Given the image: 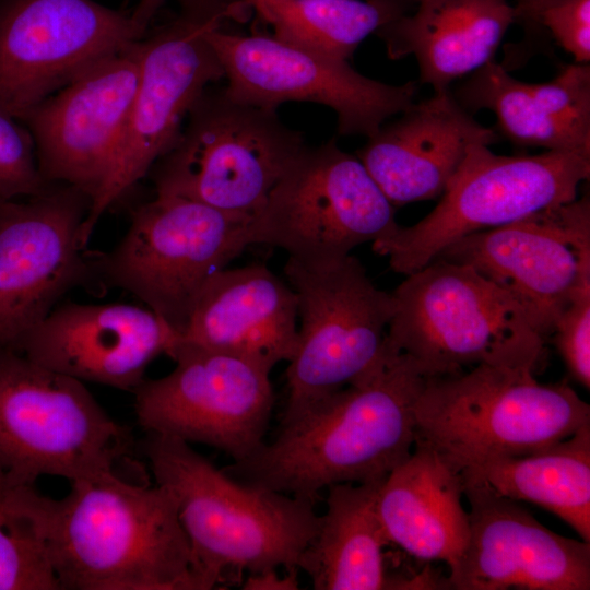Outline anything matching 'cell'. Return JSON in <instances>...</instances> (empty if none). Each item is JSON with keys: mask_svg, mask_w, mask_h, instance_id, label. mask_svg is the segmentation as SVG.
<instances>
[{"mask_svg": "<svg viewBox=\"0 0 590 590\" xmlns=\"http://www.w3.org/2000/svg\"><path fill=\"white\" fill-rule=\"evenodd\" d=\"M50 185L39 172L28 128L0 107V199L37 196Z\"/></svg>", "mask_w": 590, "mask_h": 590, "instance_id": "cell-30", "label": "cell"}, {"mask_svg": "<svg viewBox=\"0 0 590 590\" xmlns=\"http://www.w3.org/2000/svg\"><path fill=\"white\" fill-rule=\"evenodd\" d=\"M382 481L329 486L326 511L297 568L316 590L394 589L385 547L390 544L378 512Z\"/></svg>", "mask_w": 590, "mask_h": 590, "instance_id": "cell-25", "label": "cell"}, {"mask_svg": "<svg viewBox=\"0 0 590 590\" xmlns=\"http://www.w3.org/2000/svg\"><path fill=\"white\" fill-rule=\"evenodd\" d=\"M209 42L231 98L273 111L288 102L323 105L335 113L342 135L369 138L414 104L413 82L392 85L369 79L347 60L273 35H239L222 27L210 32Z\"/></svg>", "mask_w": 590, "mask_h": 590, "instance_id": "cell-14", "label": "cell"}, {"mask_svg": "<svg viewBox=\"0 0 590 590\" xmlns=\"http://www.w3.org/2000/svg\"><path fill=\"white\" fill-rule=\"evenodd\" d=\"M436 258L469 266L508 291L546 339L573 298L590 288L589 198L473 233Z\"/></svg>", "mask_w": 590, "mask_h": 590, "instance_id": "cell-17", "label": "cell"}, {"mask_svg": "<svg viewBox=\"0 0 590 590\" xmlns=\"http://www.w3.org/2000/svg\"><path fill=\"white\" fill-rule=\"evenodd\" d=\"M133 446L84 382L15 351L0 352V465L34 484L115 471Z\"/></svg>", "mask_w": 590, "mask_h": 590, "instance_id": "cell-10", "label": "cell"}, {"mask_svg": "<svg viewBox=\"0 0 590 590\" xmlns=\"http://www.w3.org/2000/svg\"><path fill=\"white\" fill-rule=\"evenodd\" d=\"M306 145L276 111L206 88L148 175L157 196L252 217Z\"/></svg>", "mask_w": 590, "mask_h": 590, "instance_id": "cell-6", "label": "cell"}, {"mask_svg": "<svg viewBox=\"0 0 590 590\" xmlns=\"http://www.w3.org/2000/svg\"><path fill=\"white\" fill-rule=\"evenodd\" d=\"M297 568H288L281 576L278 569H268L256 574H249L241 583L244 590H297L299 587Z\"/></svg>", "mask_w": 590, "mask_h": 590, "instance_id": "cell-34", "label": "cell"}, {"mask_svg": "<svg viewBox=\"0 0 590 590\" xmlns=\"http://www.w3.org/2000/svg\"><path fill=\"white\" fill-rule=\"evenodd\" d=\"M516 10L519 17H526L527 20L539 23L540 14L550 5L559 0H515Z\"/></svg>", "mask_w": 590, "mask_h": 590, "instance_id": "cell-35", "label": "cell"}, {"mask_svg": "<svg viewBox=\"0 0 590 590\" xmlns=\"http://www.w3.org/2000/svg\"><path fill=\"white\" fill-rule=\"evenodd\" d=\"M168 356L175 368L144 379L133 391L139 425L146 433L217 448L234 462L253 455L266 441L274 404L271 371L179 340Z\"/></svg>", "mask_w": 590, "mask_h": 590, "instance_id": "cell-15", "label": "cell"}, {"mask_svg": "<svg viewBox=\"0 0 590 590\" xmlns=\"http://www.w3.org/2000/svg\"><path fill=\"white\" fill-rule=\"evenodd\" d=\"M143 448L156 484L177 502L208 590L234 574L297 568L319 527L315 502L239 482L172 436L146 433Z\"/></svg>", "mask_w": 590, "mask_h": 590, "instance_id": "cell-3", "label": "cell"}, {"mask_svg": "<svg viewBox=\"0 0 590 590\" xmlns=\"http://www.w3.org/2000/svg\"><path fill=\"white\" fill-rule=\"evenodd\" d=\"M297 296L298 343L286 369L281 424L352 385L384 357L393 312L391 293L378 288L352 255L323 264L288 258Z\"/></svg>", "mask_w": 590, "mask_h": 590, "instance_id": "cell-11", "label": "cell"}, {"mask_svg": "<svg viewBox=\"0 0 590 590\" xmlns=\"http://www.w3.org/2000/svg\"><path fill=\"white\" fill-rule=\"evenodd\" d=\"M391 295L387 341L428 377L480 365L536 373L544 364L546 339L522 305L469 266L435 258Z\"/></svg>", "mask_w": 590, "mask_h": 590, "instance_id": "cell-4", "label": "cell"}, {"mask_svg": "<svg viewBox=\"0 0 590 590\" xmlns=\"http://www.w3.org/2000/svg\"><path fill=\"white\" fill-rule=\"evenodd\" d=\"M179 337L150 308L68 302L26 335L19 352L82 382L133 392L150 363L168 355Z\"/></svg>", "mask_w": 590, "mask_h": 590, "instance_id": "cell-20", "label": "cell"}, {"mask_svg": "<svg viewBox=\"0 0 590 590\" xmlns=\"http://www.w3.org/2000/svg\"><path fill=\"white\" fill-rule=\"evenodd\" d=\"M539 23L578 63L590 60V0H559L547 7Z\"/></svg>", "mask_w": 590, "mask_h": 590, "instance_id": "cell-33", "label": "cell"}, {"mask_svg": "<svg viewBox=\"0 0 590 590\" xmlns=\"http://www.w3.org/2000/svg\"><path fill=\"white\" fill-rule=\"evenodd\" d=\"M427 379L415 359L388 343L362 378L281 424L272 441L223 470L312 502L334 484L382 481L414 448V409Z\"/></svg>", "mask_w": 590, "mask_h": 590, "instance_id": "cell-1", "label": "cell"}, {"mask_svg": "<svg viewBox=\"0 0 590 590\" xmlns=\"http://www.w3.org/2000/svg\"><path fill=\"white\" fill-rule=\"evenodd\" d=\"M589 176L590 153L545 151L506 156L474 142L438 204L417 223L399 225L375 240L373 249L388 258L394 272L405 276L468 235L574 201Z\"/></svg>", "mask_w": 590, "mask_h": 590, "instance_id": "cell-7", "label": "cell"}, {"mask_svg": "<svg viewBox=\"0 0 590 590\" xmlns=\"http://www.w3.org/2000/svg\"><path fill=\"white\" fill-rule=\"evenodd\" d=\"M44 496L43 528L59 590H208L173 494L115 471Z\"/></svg>", "mask_w": 590, "mask_h": 590, "instance_id": "cell-2", "label": "cell"}, {"mask_svg": "<svg viewBox=\"0 0 590 590\" xmlns=\"http://www.w3.org/2000/svg\"><path fill=\"white\" fill-rule=\"evenodd\" d=\"M455 98L464 109L493 111L499 132L516 145L590 153L589 133L547 113L524 82L510 76L494 60L473 72Z\"/></svg>", "mask_w": 590, "mask_h": 590, "instance_id": "cell-28", "label": "cell"}, {"mask_svg": "<svg viewBox=\"0 0 590 590\" xmlns=\"http://www.w3.org/2000/svg\"><path fill=\"white\" fill-rule=\"evenodd\" d=\"M44 496L0 465V590H59L45 545Z\"/></svg>", "mask_w": 590, "mask_h": 590, "instance_id": "cell-29", "label": "cell"}, {"mask_svg": "<svg viewBox=\"0 0 590 590\" xmlns=\"http://www.w3.org/2000/svg\"><path fill=\"white\" fill-rule=\"evenodd\" d=\"M528 92L547 113L570 127L590 134V67L567 66L552 81L524 83Z\"/></svg>", "mask_w": 590, "mask_h": 590, "instance_id": "cell-31", "label": "cell"}, {"mask_svg": "<svg viewBox=\"0 0 590 590\" xmlns=\"http://www.w3.org/2000/svg\"><path fill=\"white\" fill-rule=\"evenodd\" d=\"M461 472L504 497L546 509L590 542V424L544 450L485 459Z\"/></svg>", "mask_w": 590, "mask_h": 590, "instance_id": "cell-26", "label": "cell"}, {"mask_svg": "<svg viewBox=\"0 0 590 590\" xmlns=\"http://www.w3.org/2000/svg\"><path fill=\"white\" fill-rule=\"evenodd\" d=\"M179 341L271 371L296 352L297 296L264 266L224 268L202 288Z\"/></svg>", "mask_w": 590, "mask_h": 590, "instance_id": "cell-22", "label": "cell"}, {"mask_svg": "<svg viewBox=\"0 0 590 590\" xmlns=\"http://www.w3.org/2000/svg\"><path fill=\"white\" fill-rule=\"evenodd\" d=\"M516 20L508 0H421L415 13L399 15L378 33L390 58L413 56L421 81L444 92L494 60Z\"/></svg>", "mask_w": 590, "mask_h": 590, "instance_id": "cell-24", "label": "cell"}, {"mask_svg": "<svg viewBox=\"0 0 590 590\" xmlns=\"http://www.w3.org/2000/svg\"><path fill=\"white\" fill-rule=\"evenodd\" d=\"M461 470L415 440L411 455L384 480L378 512L390 541L422 562L458 565L470 538Z\"/></svg>", "mask_w": 590, "mask_h": 590, "instance_id": "cell-23", "label": "cell"}, {"mask_svg": "<svg viewBox=\"0 0 590 590\" xmlns=\"http://www.w3.org/2000/svg\"><path fill=\"white\" fill-rule=\"evenodd\" d=\"M552 335L570 376L590 388V288L578 293L555 323Z\"/></svg>", "mask_w": 590, "mask_h": 590, "instance_id": "cell-32", "label": "cell"}, {"mask_svg": "<svg viewBox=\"0 0 590 590\" xmlns=\"http://www.w3.org/2000/svg\"><path fill=\"white\" fill-rule=\"evenodd\" d=\"M462 475L470 538L447 585L457 590H589L590 542L562 536L517 500Z\"/></svg>", "mask_w": 590, "mask_h": 590, "instance_id": "cell-19", "label": "cell"}, {"mask_svg": "<svg viewBox=\"0 0 590 590\" xmlns=\"http://www.w3.org/2000/svg\"><path fill=\"white\" fill-rule=\"evenodd\" d=\"M160 0L126 14L93 0L0 1V107L23 119L42 101L142 37Z\"/></svg>", "mask_w": 590, "mask_h": 590, "instance_id": "cell-13", "label": "cell"}, {"mask_svg": "<svg viewBox=\"0 0 590 590\" xmlns=\"http://www.w3.org/2000/svg\"><path fill=\"white\" fill-rule=\"evenodd\" d=\"M141 38L91 67L23 119L43 178L79 189L91 206L108 184L125 134L138 83Z\"/></svg>", "mask_w": 590, "mask_h": 590, "instance_id": "cell-18", "label": "cell"}, {"mask_svg": "<svg viewBox=\"0 0 590 590\" xmlns=\"http://www.w3.org/2000/svg\"><path fill=\"white\" fill-rule=\"evenodd\" d=\"M398 226L394 205L362 161L331 140L302 150L251 217L249 235L251 244L323 264Z\"/></svg>", "mask_w": 590, "mask_h": 590, "instance_id": "cell-12", "label": "cell"}, {"mask_svg": "<svg viewBox=\"0 0 590 590\" xmlns=\"http://www.w3.org/2000/svg\"><path fill=\"white\" fill-rule=\"evenodd\" d=\"M250 220L156 194L135 209L110 251L91 255L95 276L99 286L135 296L180 335L209 279L251 245Z\"/></svg>", "mask_w": 590, "mask_h": 590, "instance_id": "cell-8", "label": "cell"}, {"mask_svg": "<svg viewBox=\"0 0 590 590\" xmlns=\"http://www.w3.org/2000/svg\"><path fill=\"white\" fill-rule=\"evenodd\" d=\"M248 10L238 0H186L176 19L141 38L138 83L125 134L108 184L81 225L83 247L103 213L172 146L208 85L224 78L209 34L229 20H244Z\"/></svg>", "mask_w": 590, "mask_h": 590, "instance_id": "cell-9", "label": "cell"}, {"mask_svg": "<svg viewBox=\"0 0 590 590\" xmlns=\"http://www.w3.org/2000/svg\"><path fill=\"white\" fill-rule=\"evenodd\" d=\"M498 133L476 122L448 91L434 92L384 123L358 151L373 179L394 205L440 197L468 148Z\"/></svg>", "mask_w": 590, "mask_h": 590, "instance_id": "cell-21", "label": "cell"}, {"mask_svg": "<svg viewBox=\"0 0 590 590\" xmlns=\"http://www.w3.org/2000/svg\"><path fill=\"white\" fill-rule=\"evenodd\" d=\"M528 369L480 365L428 377L415 403V435L460 470L534 453L590 424V406L565 381L542 385Z\"/></svg>", "mask_w": 590, "mask_h": 590, "instance_id": "cell-5", "label": "cell"}, {"mask_svg": "<svg viewBox=\"0 0 590 590\" xmlns=\"http://www.w3.org/2000/svg\"><path fill=\"white\" fill-rule=\"evenodd\" d=\"M275 37L349 60L358 45L401 15L387 0H238Z\"/></svg>", "mask_w": 590, "mask_h": 590, "instance_id": "cell-27", "label": "cell"}, {"mask_svg": "<svg viewBox=\"0 0 590 590\" xmlns=\"http://www.w3.org/2000/svg\"><path fill=\"white\" fill-rule=\"evenodd\" d=\"M90 198L64 184L0 199V352L26 335L76 286H99L80 241Z\"/></svg>", "mask_w": 590, "mask_h": 590, "instance_id": "cell-16", "label": "cell"}]
</instances>
